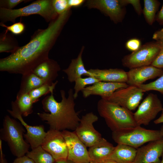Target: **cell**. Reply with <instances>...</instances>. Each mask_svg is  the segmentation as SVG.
<instances>
[{
  "mask_svg": "<svg viewBox=\"0 0 163 163\" xmlns=\"http://www.w3.org/2000/svg\"><path fill=\"white\" fill-rule=\"evenodd\" d=\"M71 14L70 10L58 15L45 29H39L30 41L14 52L0 59V71L22 75L32 72L38 65L49 58L54 45Z\"/></svg>",
  "mask_w": 163,
  "mask_h": 163,
  "instance_id": "6da1fadb",
  "label": "cell"
},
{
  "mask_svg": "<svg viewBox=\"0 0 163 163\" xmlns=\"http://www.w3.org/2000/svg\"><path fill=\"white\" fill-rule=\"evenodd\" d=\"M61 101L55 99L53 92L45 97L42 101V107L45 112L38 113L37 114L43 121L50 126V129L62 131L75 130L80 118L75 109V103L74 92L72 88L68 91L66 97L63 90L60 91Z\"/></svg>",
  "mask_w": 163,
  "mask_h": 163,
  "instance_id": "7a4b0ae2",
  "label": "cell"
},
{
  "mask_svg": "<svg viewBox=\"0 0 163 163\" xmlns=\"http://www.w3.org/2000/svg\"><path fill=\"white\" fill-rule=\"evenodd\" d=\"M97 111L112 132L137 126L131 111L107 100L101 98L97 105Z\"/></svg>",
  "mask_w": 163,
  "mask_h": 163,
  "instance_id": "3957f363",
  "label": "cell"
},
{
  "mask_svg": "<svg viewBox=\"0 0 163 163\" xmlns=\"http://www.w3.org/2000/svg\"><path fill=\"white\" fill-rule=\"evenodd\" d=\"M34 14L40 15L49 23L59 15L53 7L52 0H37L18 9H8L0 8V20L1 23H3L8 21L14 23L18 17Z\"/></svg>",
  "mask_w": 163,
  "mask_h": 163,
  "instance_id": "277c9868",
  "label": "cell"
},
{
  "mask_svg": "<svg viewBox=\"0 0 163 163\" xmlns=\"http://www.w3.org/2000/svg\"><path fill=\"white\" fill-rule=\"evenodd\" d=\"M23 126L21 123L7 115L0 130V139L7 143L12 153L17 157L25 155L30 147L24 139Z\"/></svg>",
  "mask_w": 163,
  "mask_h": 163,
  "instance_id": "5b68a950",
  "label": "cell"
},
{
  "mask_svg": "<svg viewBox=\"0 0 163 163\" xmlns=\"http://www.w3.org/2000/svg\"><path fill=\"white\" fill-rule=\"evenodd\" d=\"M112 138L117 144L136 149L144 144L163 138L160 130L147 129L140 126L112 132Z\"/></svg>",
  "mask_w": 163,
  "mask_h": 163,
  "instance_id": "8992f818",
  "label": "cell"
},
{
  "mask_svg": "<svg viewBox=\"0 0 163 163\" xmlns=\"http://www.w3.org/2000/svg\"><path fill=\"white\" fill-rule=\"evenodd\" d=\"M160 50L158 41L146 43L136 51L123 57L122 59V65L130 69L151 65Z\"/></svg>",
  "mask_w": 163,
  "mask_h": 163,
  "instance_id": "52a82bcc",
  "label": "cell"
},
{
  "mask_svg": "<svg viewBox=\"0 0 163 163\" xmlns=\"http://www.w3.org/2000/svg\"><path fill=\"white\" fill-rule=\"evenodd\" d=\"M163 108L162 104L157 95L152 93H149L133 113L136 125H148L161 111Z\"/></svg>",
  "mask_w": 163,
  "mask_h": 163,
  "instance_id": "ba28073f",
  "label": "cell"
},
{
  "mask_svg": "<svg viewBox=\"0 0 163 163\" xmlns=\"http://www.w3.org/2000/svg\"><path fill=\"white\" fill-rule=\"evenodd\" d=\"M98 119L97 116L92 112L88 113L82 116L74 131L87 147L92 146L102 138L101 134L95 129L93 125Z\"/></svg>",
  "mask_w": 163,
  "mask_h": 163,
  "instance_id": "9c48e42d",
  "label": "cell"
},
{
  "mask_svg": "<svg viewBox=\"0 0 163 163\" xmlns=\"http://www.w3.org/2000/svg\"><path fill=\"white\" fill-rule=\"evenodd\" d=\"M68 149L67 159L75 163H90L91 159L86 146L75 131H62Z\"/></svg>",
  "mask_w": 163,
  "mask_h": 163,
  "instance_id": "30bf717a",
  "label": "cell"
},
{
  "mask_svg": "<svg viewBox=\"0 0 163 163\" xmlns=\"http://www.w3.org/2000/svg\"><path fill=\"white\" fill-rule=\"evenodd\" d=\"M143 95L144 92L138 87L129 86L116 90L107 100L132 111L138 106Z\"/></svg>",
  "mask_w": 163,
  "mask_h": 163,
  "instance_id": "8fae6325",
  "label": "cell"
},
{
  "mask_svg": "<svg viewBox=\"0 0 163 163\" xmlns=\"http://www.w3.org/2000/svg\"><path fill=\"white\" fill-rule=\"evenodd\" d=\"M11 110H7V111L12 117L18 120L26 129L27 133L24 134V136L32 149L41 145L46 134L44 126L28 125L23 118V116L15 101L11 102Z\"/></svg>",
  "mask_w": 163,
  "mask_h": 163,
  "instance_id": "7c38bea8",
  "label": "cell"
},
{
  "mask_svg": "<svg viewBox=\"0 0 163 163\" xmlns=\"http://www.w3.org/2000/svg\"><path fill=\"white\" fill-rule=\"evenodd\" d=\"M41 146L56 160L67 158V148L62 131L50 129Z\"/></svg>",
  "mask_w": 163,
  "mask_h": 163,
  "instance_id": "4fadbf2b",
  "label": "cell"
},
{
  "mask_svg": "<svg viewBox=\"0 0 163 163\" xmlns=\"http://www.w3.org/2000/svg\"><path fill=\"white\" fill-rule=\"evenodd\" d=\"M86 6L99 10L115 23L122 22L126 14L125 7L120 0H89L86 1Z\"/></svg>",
  "mask_w": 163,
  "mask_h": 163,
  "instance_id": "5bb4252c",
  "label": "cell"
},
{
  "mask_svg": "<svg viewBox=\"0 0 163 163\" xmlns=\"http://www.w3.org/2000/svg\"><path fill=\"white\" fill-rule=\"evenodd\" d=\"M163 154V138L151 141L137 149L133 163H160Z\"/></svg>",
  "mask_w": 163,
  "mask_h": 163,
  "instance_id": "9a60e30c",
  "label": "cell"
},
{
  "mask_svg": "<svg viewBox=\"0 0 163 163\" xmlns=\"http://www.w3.org/2000/svg\"><path fill=\"white\" fill-rule=\"evenodd\" d=\"M163 74V69L151 65L130 69L127 72L126 83L129 86H138L147 80L159 77Z\"/></svg>",
  "mask_w": 163,
  "mask_h": 163,
  "instance_id": "2e32d148",
  "label": "cell"
},
{
  "mask_svg": "<svg viewBox=\"0 0 163 163\" xmlns=\"http://www.w3.org/2000/svg\"><path fill=\"white\" fill-rule=\"evenodd\" d=\"M129 86L126 83L99 81L87 86L82 91L85 98L92 95H96L101 96L102 99L107 100L116 90Z\"/></svg>",
  "mask_w": 163,
  "mask_h": 163,
  "instance_id": "e0dca14e",
  "label": "cell"
},
{
  "mask_svg": "<svg viewBox=\"0 0 163 163\" xmlns=\"http://www.w3.org/2000/svg\"><path fill=\"white\" fill-rule=\"evenodd\" d=\"M60 69L57 62L49 58L38 65L32 72L43 80L46 83L52 85L57 77Z\"/></svg>",
  "mask_w": 163,
  "mask_h": 163,
  "instance_id": "ac0fdd59",
  "label": "cell"
},
{
  "mask_svg": "<svg viewBox=\"0 0 163 163\" xmlns=\"http://www.w3.org/2000/svg\"><path fill=\"white\" fill-rule=\"evenodd\" d=\"M88 70L92 74L93 77L100 81L126 83L127 81V72L122 69H96Z\"/></svg>",
  "mask_w": 163,
  "mask_h": 163,
  "instance_id": "d6986e66",
  "label": "cell"
},
{
  "mask_svg": "<svg viewBox=\"0 0 163 163\" xmlns=\"http://www.w3.org/2000/svg\"><path fill=\"white\" fill-rule=\"evenodd\" d=\"M84 47H82L77 57L71 60L69 66L63 70L67 75L68 79L70 82H75L78 78L82 77V75L93 77L92 74L87 70L85 67L82 59V55Z\"/></svg>",
  "mask_w": 163,
  "mask_h": 163,
  "instance_id": "ffe728a7",
  "label": "cell"
},
{
  "mask_svg": "<svg viewBox=\"0 0 163 163\" xmlns=\"http://www.w3.org/2000/svg\"><path fill=\"white\" fill-rule=\"evenodd\" d=\"M89 148L88 152L91 160L99 162L107 159L112 153L115 147L102 137Z\"/></svg>",
  "mask_w": 163,
  "mask_h": 163,
  "instance_id": "44dd1931",
  "label": "cell"
},
{
  "mask_svg": "<svg viewBox=\"0 0 163 163\" xmlns=\"http://www.w3.org/2000/svg\"><path fill=\"white\" fill-rule=\"evenodd\" d=\"M137 151V149L130 146L117 144L107 159L112 160L118 163H133Z\"/></svg>",
  "mask_w": 163,
  "mask_h": 163,
  "instance_id": "7402d4cb",
  "label": "cell"
},
{
  "mask_svg": "<svg viewBox=\"0 0 163 163\" xmlns=\"http://www.w3.org/2000/svg\"><path fill=\"white\" fill-rule=\"evenodd\" d=\"M44 81L32 72L22 75L20 89L17 96L29 93L45 84Z\"/></svg>",
  "mask_w": 163,
  "mask_h": 163,
  "instance_id": "603a6c76",
  "label": "cell"
},
{
  "mask_svg": "<svg viewBox=\"0 0 163 163\" xmlns=\"http://www.w3.org/2000/svg\"><path fill=\"white\" fill-rule=\"evenodd\" d=\"M19 47L14 36L5 31L0 35V53H13Z\"/></svg>",
  "mask_w": 163,
  "mask_h": 163,
  "instance_id": "cb8c5ba5",
  "label": "cell"
},
{
  "mask_svg": "<svg viewBox=\"0 0 163 163\" xmlns=\"http://www.w3.org/2000/svg\"><path fill=\"white\" fill-rule=\"evenodd\" d=\"M26 155L32 159L35 163H54L56 160L41 145L28 151Z\"/></svg>",
  "mask_w": 163,
  "mask_h": 163,
  "instance_id": "d4e9b609",
  "label": "cell"
},
{
  "mask_svg": "<svg viewBox=\"0 0 163 163\" xmlns=\"http://www.w3.org/2000/svg\"><path fill=\"white\" fill-rule=\"evenodd\" d=\"M142 13L147 23L152 25L155 20L156 14L160 5L157 0H144Z\"/></svg>",
  "mask_w": 163,
  "mask_h": 163,
  "instance_id": "484cf974",
  "label": "cell"
},
{
  "mask_svg": "<svg viewBox=\"0 0 163 163\" xmlns=\"http://www.w3.org/2000/svg\"><path fill=\"white\" fill-rule=\"evenodd\" d=\"M15 101L23 116H27L33 112L34 103L29 93L16 96Z\"/></svg>",
  "mask_w": 163,
  "mask_h": 163,
  "instance_id": "4316f807",
  "label": "cell"
},
{
  "mask_svg": "<svg viewBox=\"0 0 163 163\" xmlns=\"http://www.w3.org/2000/svg\"><path fill=\"white\" fill-rule=\"evenodd\" d=\"M58 82L56 81L52 85L44 84L30 92L29 94L34 103L37 102L42 96L53 92Z\"/></svg>",
  "mask_w": 163,
  "mask_h": 163,
  "instance_id": "83f0119b",
  "label": "cell"
},
{
  "mask_svg": "<svg viewBox=\"0 0 163 163\" xmlns=\"http://www.w3.org/2000/svg\"><path fill=\"white\" fill-rule=\"evenodd\" d=\"M100 81L96 78L92 77L86 78H79L75 81V85L74 88V97L76 99L78 96V93L84 89L87 86L92 85Z\"/></svg>",
  "mask_w": 163,
  "mask_h": 163,
  "instance_id": "f1b7e54d",
  "label": "cell"
},
{
  "mask_svg": "<svg viewBox=\"0 0 163 163\" xmlns=\"http://www.w3.org/2000/svg\"><path fill=\"white\" fill-rule=\"evenodd\" d=\"M137 87L144 92L151 90L159 92L163 95V74L155 80L146 84H142Z\"/></svg>",
  "mask_w": 163,
  "mask_h": 163,
  "instance_id": "f546056e",
  "label": "cell"
},
{
  "mask_svg": "<svg viewBox=\"0 0 163 163\" xmlns=\"http://www.w3.org/2000/svg\"><path fill=\"white\" fill-rule=\"evenodd\" d=\"M0 25L6 29L5 30L6 31H9L13 34L16 35H19L22 34L25 29L24 24L21 21L14 23L9 26H6L2 23H0Z\"/></svg>",
  "mask_w": 163,
  "mask_h": 163,
  "instance_id": "4dcf8cb0",
  "label": "cell"
},
{
  "mask_svg": "<svg viewBox=\"0 0 163 163\" xmlns=\"http://www.w3.org/2000/svg\"><path fill=\"white\" fill-rule=\"evenodd\" d=\"M52 4L55 11L58 15L70 10L68 0H52Z\"/></svg>",
  "mask_w": 163,
  "mask_h": 163,
  "instance_id": "1f68e13d",
  "label": "cell"
},
{
  "mask_svg": "<svg viewBox=\"0 0 163 163\" xmlns=\"http://www.w3.org/2000/svg\"><path fill=\"white\" fill-rule=\"evenodd\" d=\"M158 41L159 43L160 50L159 51L152 62L151 65L155 67L163 69V41L161 40Z\"/></svg>",
  "mask_w": 163,
  "mask_h": 163,
  "instance_id": "d6a6232c",
  "label": "cell"
},
{
  "mask_svg": "<svg viewBox=\"0 0 163 163\" xmlns=\"http://www.w3.org/2000/svg\"><path fill=\"white\" fill-rule=\"evenodd\" d=\"M121 4L125 6L128 4L131 5L134 10L139 15H141L142 12L140 1L139 0H120Z\"/></svg>",
  "mask_w": 163,
  "mask_h": 163,
  "instance_id": "836d02e7",
  "label": "cell"
},
{
  "mask_svg": "<svg viewBox=\"0 0 163 163\" xmlns=\"http://www.w3.org/2000/svg\"><path fill=\"white\" fill-rule=\"evenodd\" d=\"M30 0H0V8L8 9H12L17 5L23 2Z\"/></svg>",
  "mask_w": 163,
  "mask_h": 163,
  "instance_id": "e575fe53",
  "label": "cell"
},
{
  "mask_svg": "<svg viewBox=\"0 0 163 163\" xmlns=\"http://www.w3.org/2000/svg\"><path fill=\"white\" fill-rule=\"evenodd\" d=\"M141 46V40L136 38H133L128 40L125 44L126 48L132 52L138 50Z\"/></svg>",
  "mask_w": 163,
  "mask_h": 163,
  "instance_id": "d590c367",
  "label": "cell"
},
{
  "mask_svg": "<svg viewBox=\"0 0 163 163\" xmlns=\"http://www.w3.org/2000/svg\"><path fill=\"white\" fill-rule=\"evenodd\" d=\"M11 163H35L34 161L26 155L18 157Z\"/></svg>",
  "mask_w": 163,
  "mask_h": 163,
  "instance_id": "8d00e7d4",
  "label": "cell"
},
{
  "mask_svg": "<svg viewBox=\"0 0 163 163\" xmlns=\"http://www.w3.org/2000/svg\"><path fill=\"white\" fill-rule=\"evenodd\" d=\"M69 6L77 7L81 6L85 2L83 0H68Z\"/></svg>",
  "mask_w": 163,
  "mask_h": 163,
  "instance_id": "74e56055",
  "label": "cell"
},
{
  "mask_svg": "<svg viewBox=\"0 0 163 163\" xmlns=\"http://www.w3.org/2000/svg\"><path fill=\"white\" fill-rule=\"evenodd\" d=\"M152 38L156 41L161 40L163 41V28L155 32L152 35Z\"/></svg>",
  "mask_w": 163,
  "mask_h": 163,
  "instance_id": "f35d334b",
  "label": "cell"
},
{
  "mask_svg": "<svg viewBox=\"0 0 163 163\" xmlns=\"http://www.w3.org/2000/svg\"><path fill=\"white\" fill-rule=\"evenodd\" d=\"M155 20L159 24L163 25V4L161 9L156 16Z\"/></svg>",
  "mask_w": 163,
  "mask_h": 163,
  "instance_id": "ab89813d",
  "label": "cell"
},
{
  "mask_svg": "<svg viewBox=\"0 0 163 163\" xmlns=\"http://www.w3.org/2000/svg\"><path fill=\"white\" fill-rule=\"evenodd\" d=\"M2 140H0V158H1V162L0 163H7V161L6 159L5 158L4 155L3 153L2 149Z\"/></svg>",
  "mask_w": 163,
  "mask_h": 163,
  "instance_id": "60d3db41",
  "label": "cell"
},
{
  "mask_svg": "<svg viewBox=\"0 0 163 163\" xmlns=\"http://www.w3.org/2000/svg\"><path fill=\"white\" fill-rule=\"evenodd\" d=\"M154 123L155 124H158L163 123V108L161 110V113L160 116L155 120Z\"/></svg>",
  "mask_w": 163,
  "mask_h": 163,
  "instance_id": "b9f144b4",
  "label": "cell"
},
{
  "mask_svg": "<svg viewBox=\"0 0 163 163\" xmlns=\"http://www.w3.org/2000/svg\"><path fill=\"white\" fill-rule=\"evenodd\" d=\"M54 163H73V162L66 159L56 160Z\"/></svg>",
  "mask_w": 163,
  "mask_h": 163,
  "instance_id": "7bdbcfd3",
  "label": "cell"
},
{
  "mask_svg": "<svg viewBox=\"0 0 163 163\" xmlns=\"http://www.w3.org/2000/svg\"><path fill=\"white\" fill-rule=\"evenodd\" d=\"M98 162L99 163H118L114 160L110 159L104 160Z\"/></svg>",
  "mask_w": 163,
  "mask_h": 163,
  "instance_id": "ee69618b",
  "label": "cell"
},
{
  "mask_svg": "<svg viewBox=\"0 0 163 163\" xmlns=\"http://www.w3.org/2000/svg\"><path fill=\"white\" fill-rule=\"evenodd\" d=\"M160 131L161 134L163 137V125L161 126Z\"/></svg>",
  "mask_w": 163,
  "mask_h": 163,
  "instance_id": "f6af8a7d",
  "label": "cell"
},
{
  "mask_svg": "<svg viewBox=\"0 0 163 163\" xmlns=\"http://www.w3.org/2000/svg\"><path fill=\"white\" fill-rule=\"evenodd\" d=\"M90 163H99V162L93 160H91Z\"/></svg>",
  "mask_w": 163,
  "mask_h": 163,
  "instance_id": "bcb514c9",
  "label": "cell"
},
{
  "mask_svg": "<svg viewBox=\"0 0 163 163\" xmlns=\"http://www.w3.org/2000/svg\"><path fill=\"white\" fill-rule=\"evenodd\" d=\"M162 159L160 163H163V154L162 155Z\"/></svg>",
  "mask_w": 163,
  "mask_h": 163,
  "instance_id": "7dc6e473",
  "label": "cell"
},
{
  "mask_svg": "<svg viewBox=\"0 0 163 163\" xmlns=\"http://www.w3.org/2000/svg\"><path fill=\"white\" fill-rule=\"evenodd\" d=\"M73 163H75L73 162Z\"/></svg>",
  "mask_w": 163,
  "mask_h": 163,
  "instance_id": "c3c4849f",
  "label": "cell"
}]
</instances>
